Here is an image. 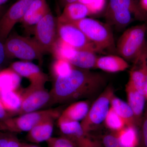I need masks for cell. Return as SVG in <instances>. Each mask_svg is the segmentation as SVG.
I'll use <instances>...</instances> for the list:
<instances>
[{
    "label": "cell",
    "mask_w": 147,
    "mask_h": 147,
    "mask_svg": "<svg viewBox=\"0 0 147 147\" xmlns=\"http://www.w3.org/2000/svg\"><path fill=\"white\" fill-rule=\"evenodd\" d=\"M106 80L100 74L74 67L69 75L55 79L49 105L73 102L100 91Z\"/></svg>",
    "instance_id": "obj_1"
},
{
    "label": "cell",
    "mask_w": 147,
    "mask_h": 147,
    "mask_svg": "<svg viewBox=\"0 0 147 147\" xmlns=\"http://www.w3.org/2000/svg\"><path fill=\"white\" fill-rule=\"evenodd\" d=\"M61 112L60 108H52L10 117L0 121V131L13 133L28 132L46 119H58Z\"/></svg>",
    "instance_id": "obj_2"
},
{
    "label": "cell",
    "mask_w": 147,
    "mask_h": 147,
    "mask_svg": "<svg viewBox=\"0 0 147 147\" xmlns=\"http://www.w3.org/2000/svg\"><path fill=\"white\" fill-rule=\"evenodd\" d=\"M6 57L17 58L23 61L38 60L42 61L44 52L34 39L10 34L4 42Z\"/></svg>",
    "instance_id": "obj_3"
},
{
    "label": "cell",
    "mask_w": 147,
    "mask_h": 147,
    "mask_svg": "<svg viewBox=\"0 0 147 147\" xmlns=\"http://www.w3.org/2000/svg\"><path fill=\"white\" fill-rule=\"evenodd\" d=\"M69 24L74 25L81 30L95 45L98 52L114 49V37L109 25L87 18Z\"/></svg>",
    "instance_id": "obj_4"
},
{
    "label": "cell",
    "mask_w": 147,
    "mask_h": 147,
    "mask_svg": "<svg viewBox=\"0 0 147 147\" xmlns=\"http://www.w3.org/2000/svg\"><path fill=\"white\" fill-rule=\"evenodd\" d=\"M147 26L145 24L129 28L119 38L117 45L118 53L125 60L134 61L146 44Z\"/></svg>",
    "instance_id": "obj_5"
},
{
    "label": "cell",
    "mask_w": 147,
    "mask_h": 147,
    "mask_svg": "<svg viewBox=\"0 0 147 147\" xmlns=\"http://www.w3.org/2000/svg\"><path fill=\"white\" fill-rule=\"evenodd\" d=\"M114 95L113 88L108 87L95 100L86 116L80 123L86 132L89 133L105 121L110 109L111 99Z\"/></svg>",
    "instance_id": "obj_6"
},
{
    "label": "cell",
    "mask_w": 147,
    "mask_h": 147,
    "mask_svg": "<svg viewBox=\"0 0 147 147\" xmlns=\"http://www.w3.org/2000/svg\"><path fill=\"white\" fill-rule=\"evenodd\" d=\"M34 40L44 53H51L58 37L57 19L49 12L34 26Z\"/></svg>",
    "instance_id": "obj_7"
},
{
    "label": "cell",
    "mask_w": 147,
    "mask_h": 147,
    "mask_svg": "<svg viewBox=\"0 0 147 147\" xmlns=\"http://www.w3.org/2000/svg\"><path fill=\"white\" fill-rule=\"evenodd\" d=\"M21 92L22 102L16 116L39 110L50 104V91L45 87L30 86Z\"/></svg>",
    "instance_id": "obj_8"
},
{
    "label": "cell",
    "mask_w": 147,
    "mask_h": 147,
    "mask_svg": "<svg viewBox=\"0 0 147 147\" xmlns=\"http://www.w3.org/2000/svg\"><path fill=\"white\" fill-rule=\"evenodd\" d=\"M57 30L58 36L76 50L98 52L95 45L74 25L57 20Z\"/></svg>",
    "instance_id": "obj_9"
},
{
    "label": "cell",
    "mask_w": 147,
    "mask_h": 147,
    "mask_svg": "<svg viewBox=\"0 0 147 147\" xmlns=\"http://www.w3.org/2000/svg\"><path fill=\"white\" fill-rule=\"evenodd\" d=\"M34 0H18L0 18V40L4 42L13 27L21 22Z\"/></svg>",
    "instance_id": "obj_10"
},
{
    "label": "cell",
    "mask_w": 147,
    "mask_h": 147,
    "mask_svg": "<svg viewBox=\"0 0 147 147\" xmlns=\"http://www.w3.org/2000/svg\"><path fill=\"white\" fill-rule=\"evenodd\" d=\"M58 126L61 136L70 140L76 147H101L99 142L84 131L79 122L64 123Z\"/></svg>",
    "instance_id": "obj_11"
},
{
    "label": "cell",
    "mask_w": 147,
    "mask_h": 147,
    "mask_svg": "<svg viewBox=\"0 0 147 147\" xmlns=\"http://www.w3.org/2000/svg\"><path fill=\"white\" fill-rule=\"evenodd\" d=\"M10 67L21 77L26 78L33 86L45 87L48 81L47 74L39 66L30 61H22L13 62Z\"/></svg>",
    "instance_id": "obj_12"
},
{
    "label": "cell",
    "mask_w": 147,
    "mask_h": 147,
    "mask_svg": "<svg viewBox=\"0 0 147 147\" xmlns=\"http://www.w3.org/2000/svg\"><path fill=\"white\" fill-rule=\"evenodd\" d=\"M127 103L134 113L137 126L141 125L142 115L144 109L146 96L136 89L131 82L128 81L125 87Z\"/></svg>",
    "instance_id": "obj_13"
},
{
    "label": "cell",
    "mask_w": 147,
    "mask_h": 147,
    "mask_svg": "<svg viewBox=\"0 0 147 147\" xmlns=\"http://www.w3.org/2000/svg\"><path fill=\"white\" fill-rule=\"evenodd\" d=\"M88 102L80 100L72 102L62 111L58 118V125L70 122H79L86 117L89 110Z\"/></svg>",
    "instance_id": "obj_14"
},
{
    "label": "cell",
    "mask_w": 147,
    "mask_h": 147,
    "mask_svg": "<svg viewBox=\"0 0 147 147\" xmlns=\"http://www.w3.org/2000/svg\"><path fill=\"white\" fill-rule=\"evenodd\" d=\"M57 119L50 118L40 122L28 131L27 140L34 144L46 142L52 137L54 124Z\"/></svg>",
    "instance_id": "obj_15"
},
{
    "label": "cell",
    "mask_w": 147,
    "mask_h": 147,
    "mask_svg": "<svg viewBox=\"0 0 147 147\" xmlns=\"http://www.w3.org/2000/svg\"><path fill=\"white\" fill-rule=\"evenodd\" d=\"M50 11L46 0H34L21 22L26 26H35Z\"/></svg>",
    "instance_id": "obj_16"
},
{
    "label": "cell",
    "mask_w": 147,
    "mask_h": 147,
    "mask_svg": "<svg viewBox=\"0 0 147 147\" xmlns=\"http://www.w3.org/2000/svg\"><path fill=\"white\" fill-rule=\"evenodd\" d=\"M89 15L88 8L84 4L76 2L65 6L62 13L57 19V21L66 23L79 21Z\"/></svg>",
    "instance_id": "obj_17"
},
{
    "label": "cell",
    "mask_w": 147,
    "mask_h": 147,
    "mask_svg": "<svg viewBox=\"0 0 147 147\" xmlns=\"http://www.w3.org/2000/svg\"><path fill=\"white\" fill-rule=\"evenodd\" d=\"M123 9L129 11L134 18L140 21L147 20V12L135 0H109L107 9Z\"/></svg>",
    "instance_id": "obj_18"
},
{
    "label": "cell",
    "mask_w": 147,
    "mask_h": 147,
    "mask_svg": "<svg viewBox=\"0 0 147 147\" xmlns=\"http://www.w3.org/2000/svg\"><path fill=\"white\" fill-rule=\"evenodd\" d=\"M129 66L123 58L112 55L98 58L96 65V68L111 73L124 71Z\"/></svg>",
    "instance_id": "obj_19"
},
{
    "label": "cell",
    "mask_w": 147,
    "mask_h": 147,
    "mask_svg": "<svg viewBox=\"0 0 147 147\" xmlns=\"http://www.w3.org/2000/svg\"><path fill=\"white\" fill-rule=\"evenodd\" d=\"M0 99L10 117L16 116L22 102V94L18 90L0 92Z\"/></svg>",
    "instance_id": "obj_20"
},
{
    "label": "cell",
    "mask_w": 147,
    "mask_h": 147,
    "mask_svg": "<svg viewBox=\"0 0 147 147\" xmlns=\"http://www.w3.org/2000/svg\"><path fill=\"white\" fill-rule=\"evenodd\" d=\"M110 105L111 108L124 121L126 126H136L134 113L128 103L114 95Z\"/></svg>",
    "instance_id": "obj_21"
},
{
    "label": "cell",
    "mask_w": 147,
    "mask_h": 147,
    "mask_svg": "<svg viewBox=\"0 0 147 147\" xmlns=\"http://www.w3.org/2000/svg\"><path fill=\"white\" fill-rule=\"evenodd\" d=\"M21 77L10 67L0 70V92L18 90Z\"/></svg>",
    "instance_id": "obj_22"
},
{
    "label": "cell",
    "mask_w": 147,
    "mask_h": 147,
    "mask_svg": "<svg viewBox=\"0 0 147 147\" xmlns=\"http://www.w3.org/2000/svg\"><path fill=\"white\" fill-rule=\"evenodd\" d=\"M95 53L88 50H77L76 55L69 62L74 66L83 69L96 67L98 57Z\"/></svg>",
    "instance_id": "obj_23"
},
{
    "label": "cell",
    "mask_w": 147,
    "mask_h": 147,
    "mask_svg": "<svg viewBox=\"0 0 147 147\" xmlns=\"http://www.w3.org/2000/svg\"><path fill=\"white\" fill-rule=\"evenodd\" d=\"M114 134L125 147H137L139 145V134L135 125L125 126Z\"/></svg>",
    "instance_id": "obj_24"
},
{
    "label": "cell",
    "mask_w": 147,
    "mask_h": 147,
    "mask_svg": "<svg viewBox=\"0 0 147 147\" xmlns=\"http://www.w3.org/2000/svg\"><path fill=\"white\" fill-rule=\"evenodd\" d=\"M132 14L129 11L117 9L106 11L105 17L110 24L122 28L126 27L133 20Z\"/></svg>",
    "instance_id": "obj_25"
},
{
    "label": "cell",
    "mask_w": 147,
    "mask_h": 147,
    "mask_svg": "<svg viewBox=\"0 0 147 147\" xmlns=\"http://www.w3.org/2000/svg\"><path fill=\"white\" fill-rule=\"evenodd\" d=\"M77 50L58 36L51 53L56 59H63L69 61L74 57Z\"/></svg>",
    "instance_id": "obj_26"
},
{
    "label": "cell",
    "mask_w": 147,
    "mask_h": 147,
    "mask_svg": "<svg viewBox=\"0 0 147 147\" xmlns=\"http://www.w3.org/2000/svg\"><path fill=\"white\" fill-rule=\"evenodd\" d=\"M74 66L69 61L63 59H56L52 67V71L55 79L69 75Z\"/></svg>",
    "instance_id": "obj_27"
},
{
    "label": "cell",
    "mask_w": 147,
    "mask_h": 147,
    "mask_svg": "<svg viewBox=\"0 0 147 147\" xmlns=\"http://www.w3.org/2000/svg\"><path fill=\"white\" fill-rule=\"evenodd\" d=\"M104 121L106 127L115 132L119 131L126 126L123 120L111 107Z\"/></svg>",
    "instance_id": "obj_28"
},
{
    "label": "cell",
    "mask_w": 147,
    "mask_h": 147,
    "mask_svg": "<svg viewBox=\"0 0 147 147\" xmlns=\"http://www.w3.org/2000/svg\"><path fill=\"white\" fill-rule=\"evenodd\" d=\"M79 2L86 6L90 14L100 12L104 8L105 0H80Z\"/></svg>",
    "instance_id": "obj_29"
},
{
    "label": "cell",
    "mask_w": 147,
    "mask_h": 147,
    "mask_svg": "<svg viewBox=\"0 0 147 147\" xmlns=\"http://www.w3.org/2000/svg\"><path fill=\"white\" fill-rule=\"evenodd\" d=\"M46 143L48 147H76L70 140L63 136L51 137Z\"/></svg>",
    "instance_id": "obj_30"
},
{
    "label": "cell",
    "mask_w": 147,
    "mask_h": 147,
    "mask_svg": "<svg viewBox=\"0 0 147 147\" xmlns=\"http://www.w3.org/2000/svg\"><path fill=\"white\" fill-rule=\"evenodd\" d=\"M21 143L16 137L5 135L0 137V147H20Z\"/></svg>",
    "instance_id": "obj_31"
},
{
    "label": "cell",
    "mask_w": 147,
    "mask_h": 147,
    "mask_svg": "<svg viewBox=\"0 0 147 147\" xmlns=\"http://www.w3.org/2000/svg\"><path fill=\"white\" fill-rule=\"evenodd\" d=\"M102 142L105 147H125L121 144L115 134L105 135L102 138Z\"/></svg>",
    "instance_id": "obj_32"
},
{
    "label": "cell",
    "mask_w": 147,
    "mask_h": 147,
    "mask_svg": "<svg viewBox=\"0 0 147 147\" xmlns=\"http://www.w3.org/2000/svg\"><path fill=\"white\" fill-rule=\"evenodd\" d=\"M142 136L143 146L144 147H147V118L142 123Z\"/></svg>",
    "instance_id": "obj_33"
},
{
    "label": "cell",
    "mask_w": 147,
    "mask_h": 147,
    "mask_svg": "<svg viewBox=\"0 0 147 147\" xmlns=\"http://www.w3.org/2000/svg\"><path fill=\"white\" fill-rule=\"evenodd\" d=\"M9 117H10V116L6 111L0 99V121Z\"/></svg>",
    "instance_id": "obj_34"
},
{
    "label": "cell",
    "mask_w": 147,
    "mask_h": 147,
    "mask_svg": "<svg viewBox=\"0 0 147 147\" xmlns=\"http://www.w3.org/2000/svg\"><path fill=\"white\" fill-rule=\"evenodd\" d=\"M6 57L4 42L0 40V66L2 64Z\"/></svg>",
    "instance_id": "obj_35"
},
{
    "label": "cell",
    "mask_w": 147,
    "mask_h": 147,
    "mask_svg": "<svg viewBox=\"0 0 147 147\" xmlns=\"http://www.w3.org/2000/svg\"><path fill=\"white\" fill-rule=\"evenodd\" d=\"M80 0H60L61 5L64 7L65 6L68 4L76 2H79Z\"/></svg>",
    "instance_id": "obj_36"
},
{
    "label": "cell",
    "mask_w": 147,
    "mask_h": 147,
    "mask_svg": "<svg viewBox=\"0 0 147 147\" xmlns=\"http://www.w3.org/2000/svg\"><path fill=\"white\" fill-rule=\"evenodd\" d=\"M139 4L143 9L146 11L147 10V0H140Z\"/></svg>",
    "instance_id": "obj_37"
},
{
    "label": "cell",
    "mask_w": 147,
    "mask_h": 147,
    "mask_svg": "<svg viewBox=\"0 0 147 147\" xmlns=\"http://www.w3.org/2000/svg\"><path fill=\"white\" fill-rule=\"evenodd\" d=\"M20 147H40L37 145L29 144H21Z\"/></svg>",
    "instance_id": "obj_38"
},
{
    "label": "cell",
    "mask_w": 147,
    "mask_h": 147,
    "mask_svg": "<svg viewBox=\"0 0 147 147\" xmlns=\"http://www.w3.org/2000/svg\"><path fill=\"white\" fill-rule=\"evenodd\" d=\"M7 1H8V0H0V16H1V11L2 6L4 4L6 3Z\"/></svg>",
    "instance_id": "obj_39"
},
{
    "label": "cell",
    "mask_w": 147,
    "mask_h": 147,
    "mask_svg": "<svg viewBox=\"0 0 147 147\" xmlns=\"http://www.w3.org/2000/svg\"><path fill=\"white\" fill-rule=\"evenodd\" d=\"M146 98H147V93L146 95Z\"/></svg>",
    "instance_id": "obj_40"
},
{
    "label": "cell",
    "mask_w": 147,
    "mask_h": 147,
    "mask_svg": "<svg viewBox=\"0 0 147 147\" xmlns=\"http://www.w3.org/2000/svg\"></svg>",
    "instance_id": "obj_41"
}]
</instances>
